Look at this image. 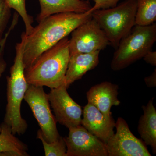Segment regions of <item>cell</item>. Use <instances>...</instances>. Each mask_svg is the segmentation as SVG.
Returning <instances> with one entry per match:
<instances>
[{
  "label": "cell",
  "instance_id": "6da1fadb",
  "mask_svg": "<svg viewBox=\"0 0 156 156\" xmlns=\"http://www.w3.org/2000/svg\"><path fill=\"white\" fill-rule=\"evenodd\" d=\"M92 14L89 11L58 13L39 22L29 35L25 34L23 58L24 69L30 67L42 53L92 18Z\"/></svg>",
  "mask_w": 156,
  "mask_h": 156
},
{
  "label": "cell",
  "instance_id": "2e32d148",
  "mask_svg": "<svg viewBox=\"0 0 156 156\" xmlns=\"http://www.w3.org/2000/svg\"><path fill=\"white\" fill-rule=\"evenodd\" d=\"M0 156H28V147L15 136L5 123L1 124Z\"/></svg>",
  "mask_w": 156,
  "mask_h": 156
},
{
  "label": "cell",
  "instance_id": "7402d4cb",
  "mask_svg": "<svg viewBox=\"0 0 156 156\" xmlns=\"http://www.w3.org/2000/svg\"><path fill=\"white\" fill-rule=\"evenodd\" d=\"M95 4L89 10L92 12L99 9L114 8L118 5L120 0H94Z\"/></svg>",
  "mask_w": 156,
  "mask_h": 156
},
{
  "label": "cell",
  "instance_id": "5b68a950",
  "mask_svg": "<svg viewBox=\"0 0 156 156\" xmlns=\"http://www.w3.org/2000/svg\"><path fill=\"white\" fill-rule=\"evenodd\" d=\"M156 41L155 23L144 26L135 25L115 49L111 63L112 70H121L143 58L152 50Z\"/></svg>",
  "mask_w": 156,
  "mask_h": 156
},
{
  "label": "cell",
  "instance_id": "e0dca14e",
  "mask_svg": "<svg viewBox=\"0 0 156 156\" xmlns=\"http://www.w3.org/2000/svg\"><path fill=\"white\" fill-rule=\"evenodd\" d=\"M156 21V0H136L135 25L148 26Z\"/></svg>",
  "mask_w": 156,
  "mask_h": 156
},
{
  "label": "cell",
  "instance_id": "d4e9b609",
  "mask_svg": "<svg viewBox=\"0 0 156 156\" xmlns=\"http://www.w3.org/2000/svg\"><path fill=\"white\" fill-rule=\"evenodd\" d=\"M0 131H1V127H0Z\"/></svg>",
  "mask_w": 156,
  "mask_h": 156
},
{
  "label": "cell",
  "instance_id": "cb8c5ba5",
  "mask_svg": "<svg viewBox=\"0 0 156 156\" xmlns=\"http://www.w3.org/2000/svg\"><path fill=\"white\" fill-rule=\"evenodd\" d=\"M144 82L146 86L149 88H154L156 87V69H155L154 70L152 73L144 78Z\"/></svg>",
  "mask_w": 156,
  "mask_h": 156
},
{
  "label": "cell",
  "instance_id": "3957f363",
  "mask_svg": "<svg viewBox=\"0 0 156 156\" xmlns=\"http://www.w3.org/2000/svg\"><path fill=\"white\" fill-rule=\"evenodd\" d=\"M25 38L23 32L21 41L15 46L14 64L10 69V76L7 77V104L4 122L11 128L14 135L24 134L28 127L20 112L21 103L29 86L24 75L23 60Z\"/></svg>",
  "mask_w": 156,
  "mask_h": 156
},
{
  "label": "cell",
  "instance_id": "8fae6325",
  "mask_svg": "<svg viewBox=\"0 0 156 156\" xmlns=\"http://www.w3.org/2000/svg\"><path fill=\"white\" fill-rule=\"evenodd\" d=\"M81 125L90 133L106 143L114 133L115 122L112 116H107L88 102L83 110Z\"/></svg>",
  "mask_w": 156,
  "mask_h": 156
},
{
  "label": "cell",
  "instance_id": "ba28073f",
  "mask_svg": "<svg viewBox=\"0 0 156 156\" xmlns=\"http://www.w3.org/2000/svg\"><path fill=\"white\" fill-rule=\"evenodd\" d=\"M116 132L105 143L108 156H151L143 141L134 136L128 123L119 117L115 122Z\"/></svg>",
  "mask_w": 156,
  "mask_h": 156
},
{
  "label": "cell",
  "instance_id": "44dd1931",
  "mask_svg": "<svg viewBox=\"0 0 156 156\" xmlns=\"http://www.w3.org/2000/svg\"><path fill=\"white\" fill-rule=\"evenodd\" d=\"M15 27L14 25L11 24L9 30L5 34V37H3L0 42V78L2 75L5 70L7 67V63L4 58V51L5 48L6 42L11 32L13 30Z\"/></svg>",
  "mask_w": 156,
  "mask_h": 156
},
{
  "label": "cell",
  "instance_id": "277c9868",
  "mask_svg": "<svg viewBox=\"0 0 156 156\" xmlns=\"http://www.w3.org/2000/svg\"><path fill=\"white\" fill-rule=\"evenodd\" d=\"M136 11V0H125L114 8L95 10L92 15L115 50L135 25Z\"/></svg>",
  "mask_w": 156,
  "mask_h": 156
},
{
  "label": "cell",
  "instance_id": "9a60e30c",
  "mask_svg": "<svg viewBox=\"0 0 156 156\" xmlns=\"http://www.w3.org/2000/svg\"><path fill=\"white\" fill-rule=\"evenodd\" d=\"M154 98H151L145 106H142L143 114L140 118L137 131L146 145L151 148L156 154V109Z\"/></svg>",
  "mask_w": 156,
  "mask_h": 156
},
{
  "label": "cell",
  "instance_id": "4fadbf2b",
  "mask_svg": "<svg viewBox=\"0 0 156 156\" xmlns=\"http://www.w3.org/2000/svg\"><path fill=\"white\" fill-rule=\"evenodd\" d=\"M100 52L77 53L70 56L64 83L67 89L74 82L81 79L86 73L98 65Z\"/></svg>",
  "mask_w": 156,
  "mask_h": 156
},
{
  "label": "cell",
  "instance_id": "7a4b0ae2",
  "mask_svg": "<svg viewBox=\"0 0 156 156\" xmlns=\"http://www.w3.org/2000/svg\"><path fill=\"white\" fill-rule=\"evenodd\" d=\"M69 39L66 37L44 51L24 69L29 84L54 89L64 83L70 58Z\"/></svg>",
  "mask_w": 156,
  "mask_h": 156
},
{
  "label": "cell",
  "instance_id": "30bf717a",
  "mask_svg": "<svg viewBox=\"0 0 156 156\" xmlns=\"http://www.w3.org/2000/svg\"><path fill=\"white\" fill-rule=\"evenodd\" d=\"M63 84L51 89L48 98L56 122L69 128L81 125L83 110L70 97Z\"/></svg>",
  "mask_w": 156,
  "mask_h": 156
},
{
  "label": "cell",
  "instance_id": "ac0fdd59",
  "mask_svg": "<svg viewBox=\"0 0 156 156\" xmlns=\"http://www.w3.org/2000/svg\"><path fill=\"white\" fill-rule=\"evenodd\" d=\"M37 138L41 140L44 146L45 156H66V146L64 137L60 136L58 140L48 143L45 140L41 129L37 132Z\"/></svg>",
  "mask_w": 156,
  "mask_h": 156
},
{
  "label": "cell",
  "instance_id": "9c48e42d",
  "mask_svg": "<svg viewBox=\"0 0 156 156\" xmlns=\"http://www.w3.org/2000/svg\"><path fill=\"white\" fill-rule=\"evenodd\" d=\"M64 137L66 156H108L105 143L80 125L69 128Z\"/></svg>",
  "mask_w": 156,
  "mask_h": 156
},
{
  "label": "cell",
  "instance_id": "d6986e66",
  "mask_svg": "<svg viewBox=\"0 0 156 156\" xmlns=\"http://www.w3.org/2000/svg\"><path fill=\"white\" fill-rule=\"evenodd\" d=\"M6 2L10 8L14 9L22 18L25 25V34L29 35L34 29V20L33 17L27 13L26 6V0H6Z\"/></svg>",
  "mask_w": 156,
  "mask_h": 156
},
{
  "label": "cell",
  "instance_id": "5bb4252c",
  "mask_svg": "<svg viewBox=\"0 0 156 156\" xmlns=\"http://www.w3.org/2000/svg\"><path fill=\"white\" fill-rule=\"evenodd\" d=\"M41 12L38 22L53 14L66 12L83 13L92 8L89 0H39Z\"/></svg>",
  "mask_w": 156,
  "mask_h": 156
},
{
  "label": "cell",
  "instance_id": "7c38bea8",
  "mask_svg": "<svg viewBox=\"0 0 156 156\" xmlns=\"http://www.w3.org/2000/svg\"><path fill=\"white\" fill-rule=\"evenodd\" d=\"M119 86L110 82H104L91 87L87 93L88 102L92 104L104 115L111 116L112 107L119 106Z\"/></svg>",
  "mask_w": 156,
  "mask_h": 156
},
{
  "label": "cell",
  "instance_id": "ffe728a7",
  "mask_svg": "<svg viewBox=\"0 0 156 156\" xmlns=\"http://www.w3.org/2000/svg\"><path fill=\"white\" fill-rule=\"evenodd\" d=\"M11 17V9L6 0H0V42Z\"/></svg>",
  "mask_w": 156,
  "mask_h": 156
},
{
  "label": "cell",
  "instance_id": "8992f818",
  "mask_svg": "<svg viewBox=\"0 0 156 156\" xmlns=\"http://www.w3.org/2000/svg\"><path fill=\"white\" fill-rule=\"evenodd\" d=\"M23 99L37 121L45 140L51 143L59 139L61 136L56 126L57 122L51 112L48 94L43 87L29 84Z\"/></svg>",
  "mask_w": 156,
  "mask_h": 156
},
{
  "label": "cell",
  "instance_id": "52a82bcc",
  "mask_svg": "<svg viewBox=\"0 0 156 156\" xmlns=\"http://www.w3.org/2000/svg\"><path fill=\"white\" fill-rule=\"evenodd\" d=\"M71 34L69 46L70 56L101 51L109 45L105 34L92 17Z\"/></svg>",
  "mask_w": 156,
  "mask_h": 156
},
{
  "label": "cell",
  "instance_id": "603a6c76",
  "mask_svg": "<svg viewBox=\"0 0 156 156\" xmlns=\"http://www.w3.org/2000/svg\"><path fill=\"white\" fill-rule=\"evenodd\" d=\"M143 59L146 62L156 66V52L151 50L144 56Z\"/></svg>",
  "mask_w": 156,
  "mask_h": 156
}]
</instances>
